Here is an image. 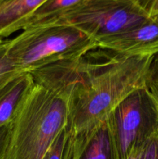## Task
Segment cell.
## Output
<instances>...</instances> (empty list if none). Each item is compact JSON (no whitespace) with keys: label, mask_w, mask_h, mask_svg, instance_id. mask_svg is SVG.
I'll return each mask as SVG.
<instances>
[{"label":"cell","mask_w":158,"mask_h":159,"mask_svg":"<svg viewBox=\"0 0 158 159\" xmlns=\"http://www.w3.org/2000/svg\"><path fill=\"white\" fill-rule=\"evenodd\" d=\"M154 57H123L101 48L84 56L82 76L70 101L63 159H81L116 107L145 87Z\"/></svg>","instance_id":"1"},{"label":"cell","mask_w":158,"mask_h":159,"mask_svg":"<svg viewBox=\"0 0 158 159\" xmlns=\"http://www.w3.org/2000/svg\"><path fill=\"white\" fill-rule=\"evenodd\" d=\"M8 1H10V0H0V4H2V3H4V2H6Z\"/></svg>","instance_id":"17"},{"label":"cell","mask_w":158,"mask_h":159,"mask_svg":"<svg viewBox=\"0 0 158 159\" xmlns=\"http://www.w3.org/2000/svg\"><path fill=\"white\" fill-rule=\"evenodd\" d=\"M98 48L94 37L70 25L42 23L30 25L8 40L6 54L23 72L60 61L77 58Z\"/></svg>","instance_id":"3"},{"label":"cell","mask_w":158,"mask_h":159,"mask_svg":"<svg viewBox=\"0 0 158 159\" xmlns=\"http://www.w3.org/2000/svg\"><path fill=\"white\" fill-rule=\"evenodd\" d=\"M109 118L116 159H127L133 148L143 147L158 124L156 110L145 88L130 94Z\"/></svg>","instance_id":"5"},{"label":"cell","mask_w":158,"mask_h":159,"mask_svg":"<svg viewBox=\"0 0 158 159\" xmlns=\"http://www.w3.org/2000/svg\"><path fill=\"white\" fill-rule=\"evenodd\" d=\"M85 1V0H46L29 16L23 25V30L30 25L54 18Z\"/></svg>","instance_id":"10"},{"label":"cell","mask_w":158,"mask_h":159,"mask_svg":"<svg viewBox=\"0 0 158 159\" xmlns=\"http://www.w3.org/2000/svg\"><path fill=\"white\" fill-rule=\"evenodd\" d=\"M150 18L133 0H85L54 18L38 23L75 26L98 40L136 27Z\"/></svg>","instance_id":"4"},{"label":"cell","mask_w":158,"mask_h":159,"mask_svg":"<svg viewBox=\"0 0 158 159\" xmlns=\"http://www.w3.org/2000/svg\"><path fill=\"white\" fill-rule=\"evenodd\" d=\"M144 145L143 147L139 148H135L132 150V152H130L128 158L127 159H140L141 154H142L143 149Z\"/></svg>","instance_id":"15"},{"label":"cell","mask_w":158,"mask_h":159,"mask_svg":"<svg viewBox=\"0 0 158 159\" xmlns=\"http://www.w3.org/2000/svg\"><path fill=\"white\" fill-rule=\"evenodd\" d=\"M150 17L158 16V0H133Z\"/></svg>","instance_id":"13"},{"label":"cell","mask_w":158,"mask_h":159,"mask_svg":"<svg viewBox=\"0 0 158 159\" xmlns=\"http://www.w3.org/2000/svg\"><path fill=\"white\" fill-rule=\"evenodd\" d=\"M33 82L29 72H23L0 88V127L7 125L27 87Z\"/></svg>","instance_id":"8"},{"label":"cell","mask_w":158,"mask_h":159,"mask_svg":"<svg viewBox=\"0 0 158 159\" xmlns=\"http://www.w3.org/2000/svg\"><path fill=\"white\" fill-rule=\"evenodd\" d=\"M9 124L0 127V159L4 158L5 150L7 143L8 134H9Z\"/></svg>","instance_id":"14"},{"label":"cell","mask_w":158,"mask_h":159,"mask_svg":"<svg viewBox=\"0 0 158 159\" xmlns=\"http://www.w3.org/2000/svg\"><path fill=\"white\" fill-rule=\"evenodd\" d=\"M80 59L60 61L30 71L9 122L3 159H44L66 130L69 105L82 76Z\"/></svg>","instance_id":"2"},{"label":"cell","mask_w":158,"mask_h":159,"mask_svg":"<svg viewBox=\"0 0 158 159\" xmlns=\"http://www.w3.org/2000/svg\"><path fill=\"white\" fill-rule=\"evenodd\" d=\"M81 159H116L114 138L109 117L92 138Z\"/></svg>","instance_id":"9"},{"label":"cell","mask_w":158,"mask_h":159,"mask_svg":"<svg viewBox=\"0 0 158 159\" xmlns=\"http://www.w3.org/2000/svg\"><path fill=\"white\" fill-rule=\"evenodd\" d=\"M46 0H10L0 4V38L23 30L26 20Z\"/></svg>","instance_id":"7"},{"label":"cell","mask_w":158,"mask_h":159,"mask_svg":"<svg viewBox=\"0 0 158 159\" xmlns=\"http://www.w3.org/2000/svg\"><path fill=\"white\" fill-rule=\"evenodd\" d=\"M6 48L0 51V88L23 73V71L15 68L9 60L6 54Z\"/></svg>","instance_id":"11"},{"label":"cell","mask_w":158,"mask_h":159,"mask_svg":"<svg viewBox=\"0 0 158 159\" xmlns=\"http://www.w3.org/2000/svg\"><path fill=\"white\" fill-rule=\"evenodd\" d=\"M98 48L123 57H145L158 54V16L124 32L97 40Z\"/></svg>","instance_id":"6"},{"label":"cell","mask_w":158,"mask_h":159,"mask_svg":"<svg viewBox=\"0 0 158 159\" xmlns=\"http://www.w3.org/2000/svg\"><path fill=\"white\" fill-rule=\"evenodd\" d=\"M8 40H5V39L0 38V51L2 49H4L6 46V43H7Z\"/></svg>","instance_id":"16"},{"label":"cell","mask_w":158,"mask_h":159,"mask_svg":"<svg viewBox=\"0 0 158 159\" xmlns=\"http://www.w3.org/2000/svg\"><path fill=\"white\" fill-rule=\"evenodd\" d=\"M140 159H158V124L144 144Z\"/></svg>","instance_id":"12"}]
</instances>
